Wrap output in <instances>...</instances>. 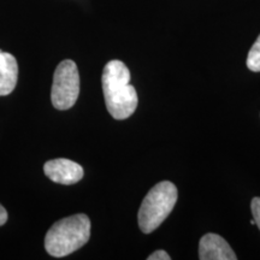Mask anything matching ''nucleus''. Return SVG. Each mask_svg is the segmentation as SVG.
I'll return each instance as SVG.
<instances>
[{
  "label": "nucleus",
  "mask_w": 260,
  "mask_h": 260,
  "mask_svg": "<svg viewBox=\"0 0 260 260\" xmlns=\"http://www.w3.org/2000/svg\"><path fill=\"white\" fill-rule=\"evenodd\" d=\"M6 220H8V212H6V210L0 205V225H4Z\"/></svg>",
  "instance_id": "11"
},
{
  "label": "nucleus",
  "mask_w": 260,
  "mask_h": 260,
  "mask_svg": "<svg viewBox=\"0 0 260 260\" xmlns=\"http://www.w3.org/2000/svg\"><path fill=\"white\" fill-rule=\"evenodd\" d=\"M247 67L251 71L260 73V35L256 39L247 57Z\"/></svg>",
  "instance_id": "8"
},
{
  "label": "nucleus",
  "mask_w": 260,
  "mask_h": 260,
  "mask_svg": "<svg viewBox=\"0 0 260 260\" xmlns=\"http://www.w3.org/2000/svg\"><path fill=\"white\" fill-rule=\"evenodd\" d=\"M251 224H252V225H255V222H254V219H252V220H251Z\"/></svg>",
  "instance_id": "12"
},
{
  "label": "nucleus",
  "mask_w": 260,
  "mask_h": 260,
  "mask_svg": "<svg viewBox=\"0 0 260 260\" xmlns=\"http://www.w3.org/2000/svg\"><path fill=\"white\" fill-rule=\"evenodd\" d=\"M90 220L86 214H74L58 220L45 237V248L54 258L69 255L88 242Z\"/></svg>",
  "instance_id": "2"
},
{
  "label": "nucleus",
  "mask_w": 260,
  "mask_h": 260,
  "mask_svg": "<svg viewBox=\"0 0 260 260\" xmlns=\"http://www.w3.org/2000/svg\"><path fill=\"white\" fill-rule=\"evenodd\" d=\"M148 260H170L171 256L168 254L165 251H161V249H159V251H155L152 253L151 255L147 258Z\"/></svg>",
  "instance_id": "10"
},
{
  "label": "nucleus",
  "mask_w": 260,
  "mask_h": 260,
  "mask_svg": "<svg viewBox=\"0 0 260 260\" xmlns=\"http://www.w3.org/2000/svg\"><path fill=\"white\" fill-rule=\"evenodd\" d=\"M18 79V64L11 53L0 51V96L14 92Z\"/></svg>",
  "instance_id": "7"
},
{
  "label": "nucleus",
  "mask_w": 260,
  "mask_h": 260,
  "mask_svg": "<svg viewBox=\"0 0 260 260\" xmlns=\"http://www.w3.org/2000/svg\"><path fill=\"white\" fill-rule=\"evenodd\" d=\"M44 171L51 181L59 184H65V186L77 183L83 177L82 167L77 162L65 158L53 159V160L45 162Z\"/></svg>",
  "instance_id": "5"
},
{
  "label": "nucleus",
  "mask_w": 260,
  "mask_h": 260,
  "mask_svg": "<svg viewBox=\"0 0 260 260\" xmlns=\"http://www.w3.org/2000/svg\"><path fill=\"white\" fill-rule=\"evenodd\" d=\"M130 82V71L121 60H111L105 65L102 83L106 109L115 119L122 121L135 112L138 93Z\"/></svg>",
  "instance_id": "1"
},
{
  "label": "nucleus",
  "mask_w": 260,
  "mask_h": 260,
  "mask_svg": "<svg viewBox=\"0 0 260 260\" xmlns=\"http://www.w3.org/2000/svg\"><path fill=\"white\" fill-rule=\"evenodd\" d=\"M177 203V188L172 182L162 181L148 191L139 210L138 220L142 233L154 232L174 210Z\"/></svg>",
  "instance_id": "3"
},
{
  "label": "nucleus",
  "mask_w": 260,
  "mask_h": 260,
  "mask_svg": "<svg viewBox=\"0 0 260 260\" xmlns=\"http://www.w3.org/2000/svg\"><path fill=\"white\" fill-rule=\"evenodd\" d=\"M251 210L253 214V219H254L255 225L259 228L260 230V198H253L251 203Z\"/></svg>",
  "instance_id": "9"
},
{
  "label": "nucleus",
  "mask_w": 260,
  "mask_h": 260,
  "mask_svg": "<svg viewBox=\"0 0 260 260\" xmlns=\"http://www.w3.org/2000/svg\"><path fill=\"white\" fill-rule=\"evenodd\" d=\"M199 258L201 260H236L237 256L222 236L206 234L200 240Z\"/></svg>",
  "instance_id": "6"
},
{
  "label": "nucleus",
  "mask_w": 260,
  "mask_h": 260,
  "mask_svg": "<svg viewBox=\"0 0 260 260\" xmlns=\"http://www.w3.org/2000/svg\"><path fill=\"white\" fill-rule=\"evenodd\" d=\"M80 94V75L75 61L63 60L53 75L51 100L57 110H68L75 105Z\"/></svg>",
  "instance_id": "4"
}]
</instances>
